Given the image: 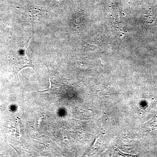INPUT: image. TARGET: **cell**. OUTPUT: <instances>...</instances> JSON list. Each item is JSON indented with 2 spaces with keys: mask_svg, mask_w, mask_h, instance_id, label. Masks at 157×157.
Here are the masks:
<instances>
[{
  "mask_svg": "<svg viewBox=\"0 0 157 157\" xmlns=\"http://www.w3.org/2000/svg\"><path fill=\"white\" fill-rule=\"evenodd\" d=\"M146 132L157 136V117H154L144 126Z\"/></svg>",
  "mask_w": 157,
  "mask_h": 157,
  "instance_id": "1",
  "label": "cell"
}]
</instances>
